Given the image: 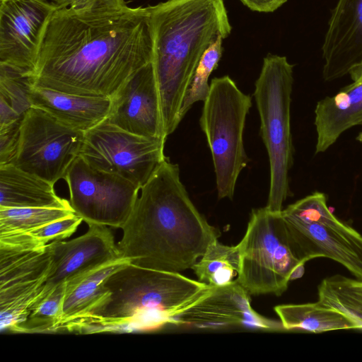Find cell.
<instances>
[{
	"label": "cell",
	"mask_w": 362,
	"mask_h": 362,
	"mask_svg": "<svg viewBox=\"0 0 362 362\" xmlns=\"http://www.w3.org/2000/svg\"><path fill=\"white\" fill-rule=\"evenodd\" d=\"M148 6H57L41 41L32 84L66 93L111 98L153 61Z\"/></svg>",
	"instance_id": "1"
},
{
	"label": "cell",
	"mask_w": 362,
	"mask_h": 362,
	"mask_svg": "<svg viewBox=\"0 0 362 362\" xmlns=\"http://www.w3.org/2000/svg\"><path fill=\"white\" fill-rule=\"evenodd\" d=\"M121 228L122 256L131 264L181 272L192 266L221 233L191 201L177 164L166 158L141 187Z\"/></svg>",
	"instance_id": "2"
},
{
	"label": "cell",
	"mask_w": 362,
	"mask_h": 362,
	"mask_svg": "<svg viewBox=\"0 0 362 362\" xmlns=\"http://www.w3.org/2000/svg\"><path fill=\"white\" fill-rule=\"evenodd\" d=\"M153 64L163 128L178 127L185 93L205 51L232 27L223 0H168L149 6Z\"/></svg>",
	"instance_id": "3"
},
{
	"label": "cell",
	"mask_w": 362,
	"mask_h": 362,
	"mask_svg": "<svg viewBox=\"0 0 362 362\" xmlns=\"http://www.w3.org/2000/svg\"><path fill=\"white\" fill-rule=\"evenodd\" d=\"M109 294L85 315L65 324L70 332H133L178 325V318L212 286L180 272L128 263L104 282Z\"/></svg>",
	"instance_id": "4"
},
{
	"label": "cell",
	"mask_w": 362,
	"mask_h": 362,
	"mask_svg": "<svg viewBox=\"0 0 362 362\" xmlns=\"http://www.w3.org/2000/svg\"><path fill=\"white\" fill-rule=\"evenodd\" d=\"M293 66L286 57L267 54L255 84L260 135L267 151L270 185L266 207L280 212L291 196L288 173L293 163L291 103Z\"/></svg>",
	"instance_id": "5"
},
{
	"label": "cell",
	"mask_w": 362,
	"mask_h": 362,
	"mask_svg": "<svg viewBox=\"0 0 362 362\" xmlns=\"http://www.w3.org/2000/svg\"><path fill=\"white\" fill-rule=\"evenodd\" d=\"M251 97L228 76L211 80L199 119L211 153L218 199H232L237 180L249 159L243 145Z\"/></svg>",
	"instance_id": "6"
},
{
	"label": "cell",
	"mask_w": 362,
	"mask_h": 362,
	"mask_svg": "<svg viewBox=\"0 0 362 362\" xmlns=\"http://www.w3.org/2000/svg\"><path fill=\"white\" fill-rule=\"evenodd\" d=\"M281 214L291 250L300 262L327 257L362 280V235L331 212L324 193L315 192Z\"/></svg>",
	"instance_id": "7"
},
{
	"label": "cell",
	"mask_w": 362,
	"mask_h": 362,
	"mask_svg": "<svg viewBox=\"0 0 362 362\" xmlns=\"http://www.w3.org/2000/svg\"><path fill=\"white\" fill-rule=\"evenodd\" d=\"M240 268L236 280L250 295L281 296L300 278L305 263L293 254L280 212L266 206L252 211L238 243Z\"/></svg>",
	"instance_id": "8"
},
{
	"label": "cell",
	"mask_w": 362,
	"mask_h": 362,
	"mask_svg": "<svg viewBox=\"0 0 362 362\" xmlns=\"http://www.w3.org/2000/svg\"><path fill=\"white\" fill-rule=\"evenodd\" d=\"M52 259L51 243L30 233L0 236V322L8 330L23 321L47 281Z\"/></svg>",
	"instance_id": "9"
},
{
	"label": "cell",
	"mask_w": 362,
	"mask_h": 362,
	"mask_svg": "<svg viewBox=\"0 0 362 362\" xmlns=\"http://www.w3.org/2000/svg\"><path fill=\"white\" fill-rule=\"evenodd\" d=\"M166 140L125 131L106 120L84 133L79 156L94 168L141 187L167 158Z\"/></svg>",
	"instance_id": "10"
},
{
	"label": "cell",
	"mask_w": 362,
	"mask_h": 362,
	"mask_svg": "<svg viewBox=\"0 0 362 362\" xmlns=\"http://www.w3.org/2000/svg\"><path fill=\"white\" fill-rule=\"evenodd\" d=\"M83 138L84 132L67 127L31 107L23 115L18 147L11 163L55 184L64 180L79 155Z\"/></svg>",
	"instance_id": "11"
},
{
	"label": "cell",
	"mask_w": 362,
	"mask_h": 362,
	"mask_svg": "<svg viewBox=\"0 0 362 362\" xmlns=\"http://www.w3.org/2000/svg\"><path fill=\"white\" fill-rule=\"evenodd\" d=\"M64 180L72 209L88 225L122 228L140 190L118 175L93 168L79 156L70 165Z\"/></svg>",
	"instance_id": "12"
},
{
	"label": "cell",
	"mask_w": 362,
	"mask_h": 362,
	"mask_svg": "<svg viewBox=\"0 0 362 362\" xmlns=\"http://www.w3.org/2000/svg\"><path fill=\"white\" fill-rule=\"evenodd\" d=\"M57 6L46 0H0V64L32 77L45 30Z\"/></svg>",
	"instance_id": "13"
},
{
	"label": "cell",
	"mask_w": 362,
	"mask_h": 362,
	"mask_svg": "<svg viewBox=\"0 0 362 362\" xmlns=\"http://www.w3.org/2000/svg\"><path fill=\"white\" fill-rule=\"evenodd\" d=\"M88 226L87 232L79 237L68 241L51 242L52 259L50 270L33 305L54 288L71 282L103 265L124 258L107 226L96 223Z\"/></svg>",
	"instance_id": "14"
},
{
	"label": "cell",
	"mask_w": 362,
	"mask_h": 362,
	"mask_svg": "<svg viewBox=\"0 0 362 362\" xmlns=\"http://www.w3.org/2000/svg\"><path fill=\"white\" fill-rule=\"evenodd\" d=\"M107 122L134 134L166 140L153 61L110 98Z\"/></svg>",
	"instance_id": "15"
},
{
	"label": "cell",
	"mask_w": 362,
	"mask_h": 362,
	"mask_svg": "<svg viewBox=\"0 0 362 362\" xmlns=\"http://www.w3.org/2000/svg\"><path fill=\"white\" fill-rule=\"evenodd\" d=\"M247 291L235 279L212 286L197 303L178 318V325L215 329L238 326L263 330H284L281 322L268 319L251 306Z\"/></svg>",
	"instance_id": "16"
},
{
	"label": "cell",
	"mask_w": 362,
	"mask_h": 362,
	"mask_svg": "<svg viewBox=\"0 0 362 362\" xmlns=\"http://www.w3.org/2000/svg\"><path fill=\"white\" fill-rule=\"evenodd\" d=\"M322 77L332 81L362 64V0H339L322 47Z\"/></svg>",
	"instance_id": "17"
},
{
	"label": "cell",
	"mask_w": 362,
	"mask_h": 362,
	"mask_svg": "<svg viewBox=\"0 0 362 362\" xmlns=\"http://www.w3.org/2000/svg\"><path fill=\"white\" fill-rule=\"evenodd\" d=\"M28 93L32 107L84 133L105 121L110 112V98L66 93L35 86L31 81Z\"/></svg>",
	"instance_id": "18"
},
{
	"label": "cell",
	"mask_w": 362,
	"mask_h": 362,
	"mask_svg": "<svg viewBox=\"0 0 362 362\" xmlns=\"http://www.w3.org/2000/svg\"><path fill=\"white\" fill-rule=\"evenodd\" d=\"M314 124L315 154L326 151L349 129L362 125V79L353 81L335 95L319 100Z\"/></svg>",
	"instance_id": "19"
},
{
	"label": "cell",
	"mask_w": 362,
	"mask_h": 362,
	"mask_svg": "<svg viewBox=\"0 0 362 362\" xmlns=\"http://www.w3.org/2000/svg\"><path fill=\"white\" fill-rule=\"evenodd\" d=\"M54 185L12 163L0 165V208H72Z\"/></svg>",
	"instance_id": "20"
},
{
	"label": "cell",
	"mask_w": 362,
	"mask_h": 362,
	"mask_svg": "<svg viewBox=\"0 0 362 362\" xmlns=\"http://www.w3.org/2000/svg\"><path fill=\"white\" fill-rule=\"evenodd\" d=\"M130 263L127 258L103 265L66 284L60 329L99 305L108 296L104 282L112 273Z\"/></svg>",
	"instance_id": "21"
},
{
	"label": "cell",
	"mask_w": 362,
	"mask_h": 362,
	"mask_svg": "<svg viewBox=\"0 0 362 362\" xmlns=\"http://www.w3.org/2000/svg\"><path fill=\"white\" fill-rule=\"evenodd\" d=\"M284 330H302L321 333L339 329H356V325L344 314L315 303L284 304L274 307Z\"/></svg>",
	"instance_id": "22"
},
{
	"label": "cell",
	"mask_w": 362,
	"mask_h": 362,
	"mask_svg": "<svg viewBox=\"0 0 362 362\" xmlns=\"http://www.w3.org/2000/svg\"><path fill=\"white\" fill-rule=\"evenodd\" d=\"M317 300L344 314L362 331V280L341 274L322 279L317 286Z\"/></svg>",
	"instance_id": "23"
},
{
	"label": "cell",
	"mask_w": 362,
	"mask_h": 362,
	"mask_svg": "<svg viewBox=\"0 0 362 362\" xmlns=\"http://www.w3.org/2000/svg\"><path fill=\"white\" fill-rule=\"evenodd\" d=\"M240 252L238 244L229 246L213 242L192 269L201 283L210 286L227 285L238 276Z\"/></svg>",
	"instance_id": "24"
},
{
	"label": "cell",
	"mask_w": 362,
	"mask_h": 362,
	"mask_svg": "<svg viewBox=\"0 0 362 362\" xmlns=\"http://www.w3.org/2000/svg\"><path fill=\"white\" fill-rule=\"evenodd\" d=\"M74 214L72 208H0V235L30 233Z\"/></svg>",
	"instance_id": "25"
},
{
	"label": "cell",
	"mask_w": 362,
	"mask_h": 362,
	"mask_svg": "<svg viewBox=\"0 0 362 362\" xmlns=\"http://www.w3.org/2000/svg\"><path fill=\"white\" fill-rule=\"evenodd\" d=\"M66 284L54 288L32 306L25 319L11 332L18 333L56 332L60 329Z\"/></svg>",
	"instance_id": "26"
},
{
	"label": "cell",
	"mask_w": 362,
	"mask_h": 362,
	"mask_svg": "<svg viewBox=\"0 0 362 362\" xmlns=\"http://www.w3.org/2000/svg\"><path fill=\"white\" fill-rule=\"evenodd\" d=\"M223 40L222 37H219L202 55L185 93L179 113L180 121L195 103L204 102L207 98L210 90L209 78L217 68L221 59Z\"/></svg>",
	"instance_id": "27"
},
{
	"label": "cell",
	"mask_w": 362,
	"mask_h": 362,
	"mask_svg": "<svg viewBox=\"0 0 362 362\" xmlns=\"http://www.w3.org/2000/svg\"><path fill=\"white\" fill-rule=\"evenodd\" d=\"M30 76L0 64V98L4 99L20 115L32 106L29 99Z\"/></svg>",
	"instance_id": "28"
},
{
	"label": "cell",
	"mask_w": 362,
	"mask_h": 362,
	"mask_svg": "<svg viewBox=\"0 0 362 362\" xmlns=\"http://www.w3.org/2000/svg\"><path fill=\"white\" fill-rule=\"evenodd\" d=\"M82 221L81 217L74 214L39 228L30 234L44 245L56 240H64L75 233Z\"/></svg>",
	"instance_id": "29"
},
{
	"label": "cell",
	"mask_w": 362,
	"mask_h": 362,
	"mask_svg": "<svg viewBox=\"0 0 362 362\" xmlns=\"http://www.w3.org/2000/svg\"><path fill=\"white\" fill-rule=\"evenodd\" d=\"M21 122L0 129V165L11 163L17 153Z\"/></svg>",
	"instance_id": "30"
},
{
	"label": "cell",
	"mask_w": 362,
	"mask_h": 362,
	"mask_svg": "<svg viewBox=\"0 0 362 362\" xmlns=\"http://www.w3.org/2000/svg\"><path fill=\"white\" fill-rule=\"evenodd\" d=\"M126 6L124 0H69L67 6L76 9H105Z\"/></svg>",
	"instance_id": "31"
},
{
	"label": "cell",
	"mask_w": 362,
	"mask_h": 362,
	"mask_svg": "<svg viewBox=\"0 0 362 362\" xmlns=\"http://www.w3.org/2000/svg\"><path fill=\"white\" fill-rule=\"evenodd\" d=\"M20 115L2 98H0V129L11 126L23 119Z\"/></svg>",
	"instance_id": "32"
},
{
	"label": "cell",
	"mask_w": 362,
	"mask_h": 362,
	"mask_svg": "<svg viewBox=\"0 0 362 362\" xmlns=\"http://www.w3.org/2000/svg\"><path fill=\"white\" fill-rule=\"evenodd\" d=\"M243 4L254 11L269 13L274 12L287 0H240Z\"/></svg>",
	"instance_id": "33"
},
{
	"label": "cell",
	"mask_w": 362,
	"mask_h": 362,
	"mask_svg": "<svg viewBox=\"0 0 362 362\" xmlns=\"http://www.w3.org/2000/svg\"><path fill=\"white\" fill-rule=\"evenodd\" d=\"M349 74L352 81L362 79V64L352 69Z\"/></svg>",
	"instance_id": "34"
},
{
	"label": "cell",
	"mask_w": 362,
	"mask_h": 362,
	"mask_svg": "<svg viewBox=\"0 0 362 362\" xmlns=\"http://www.w3.org/2000/svg\"><path fill=\"white\" fill-rule=\"evenodd\" d=\"M58 6H67L69 0H52Z\"/></svg>",
	"instance_id": "35"
}]
</instances>
